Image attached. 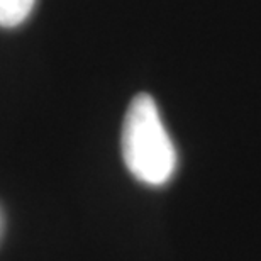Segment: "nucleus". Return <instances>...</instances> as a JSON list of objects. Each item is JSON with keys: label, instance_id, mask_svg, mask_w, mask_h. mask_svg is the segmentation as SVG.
Here are the masks:
<instances>
[{"label": "nucleus", "instance_id": "nucleus-1", "mask_svg": "<svg viewBox=\"0 0 261 261\" xmlns=\"http://www.w3.org/2000/svg\"><path fill=\"white\" fill-rule=\"evenodd\" d=\"M122 158L136 180L161 187L176 170V149L161 121L153 97L139 93L130 100L122 126Z\"/></svg>", "mask_w": 261, "mask_h": 261}, {"label": "nucleus", "instance_id": "nucleus-2", "mask_svg": "<svg viewBox=\"0 0 261 261\" xmlns=\"http://www.w3.org/2000/svg\"><path fill=\"white\" fill-rule=\"evenodd\" d=\"M36 0H0V28H17L29 17Z\"/></svg>", "mask_w": 261, "mask_h": 261}]
</instances>
